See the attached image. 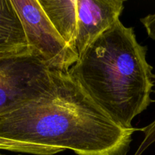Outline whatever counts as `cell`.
<instances>
[{
  "label": "cell",
  "mask_w": 155,
  "mask_h": 155,
  "mask_svg": "<svg viewBox=\"0 0 155 155\" xmlns=\"http://www.w3.org/2000/svg\"><path fill=\"white\" fill-rule=\"evenodd\" d=\"M124 8L123 0H77L76 50L78 55L120 20Z\"/></svg>",
  "instance_id": "5b68a950"
},
{
  "label": "cell",
  "mask_w": 155,
  "mask_h": 155,
  "mask_svg": "<svg viewBox=\"0 0 155 155\" xmlns=\"http://www.w3.org/2000/svg\"><path fill=\"white\" fill-rule=\"evenodd\" d=\"M140 132L144 134L143 140L134 155H142L151 145L155 143V120L146 127L141 128Z\"/></svg>",
  "instance_id": "ba28073f"
},
{
  "label": "cell",
  "mask_w": 155,
  "mask_h": 155,
  "mask_svg": "<svg viewBox=\"0 0 155 155\" xmlns=\"http://www.w3.org/2000/svg\"><path fill=\"white\" fill-rule=\"evenodd\" d=\"M25 31L32 54L49 69L68 72L79 55L60 36L42 10L39 0H12Z\"/></svg>",
  "instance_id": "3957f363"
},
{
  "label": "cell",
  "mask_w": 155,
  "mask_h": 155,
  "mask_svg": "<svg viewBox=\"0 0 155 155\" xmlns=\"http://www.w3.org/2000/svg\"><path fill=\"white\" fill-rule=\"evenodd\" d=\"M147 52L134 29L119 20L79 55L68 73L115 124L130 130L135 117L155 102V73Z\"/></svg>",
  "instance_id": "7a4b0ae2"
},
{
  "label": "cell",
  "mask_w": 155,
  "mask_h": 155,
  "mask_svg": "<svg viewBox=\"0 0 155 155\" xmlns=\"http://www.w3.org/2000/svg\"><path fill=\"white\" fill-rule=\"evenodd\" d=\"M60 72L32 53L0 60V114L48 92Z\"/></svg>",
  "instance_id": "277c9868"
},
{
  "label": "cell",
  "mask_w": 155,
  "mask_h": 155,
  "mask_svg": "<svg viewBox=\"0 0 155 155\" xmlns=\"http://www.w3.org/2000/svg\"><path fill=\"white\" fill-rule=\"evenodd\" d=\"M39 2L62 39L77 51V0H39Z\"/></svg>",
  "instance_id": "52a82bcc"
},
{
  "label": "cell",
  "mask_w": 155,
  "mask_h": 155,
  "mask_svg": "<svg viewBox=\"0 0 155 155\" xmlns=\"http://www.w3.org/2000/svg\"><path fill=\"white\" fill-rule=\"evenodd\" d=\"M32 53L12 0H0V60Z\"/></svg>",
  "instance_id": "8992f818"
},
{
  "label": "cell",
  "mask_w": 155,
  "mask_h": 155,
  "mask_svg": "<svg viewBox=\"0 0 155 155\" xmlns=\"http://www.w3.org/2000/svg\"><path fill=\"white\" fill-rule=\"evenodd\" d=\"M140 21L145 28L148 37L155 40V13L142 18Z\"/></svg>",
  "instance_id": "9c48e42d"
},
{
  "label": "cell",
  "mask_w": 155,
  "mask_h": 155,
  "mask_svg": "<svg viewBox=\"0 0 155 155\" xmlns=\"http://www.w3.org/2000/svg\"><path fill=\"white\" fill-rule=\"evenodd\" d=\"M115 124L68 72L43 95L0 114V150L54 155H127L133 135Z\"/></svg>",
  "instance_id": "6da1fadb"
},
{
  "label": "cell",
  "mask_w": 155,
  "mask_h": 155,
  "mask_svg": "<svg viewBox=\"0 0 155 155\" xmlns=\"http://www.w3.org/2000/svg\"><path fill=\"white\" fill-rule=\"evenodd\" d=\"M0 155H8V154H3V153L0 152ZM17 155H21V154H17Z\"/></svg>",
  "instance_id": "30bf717a"
}]
</instances>
